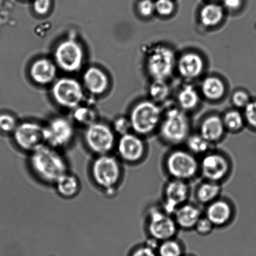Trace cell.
<instances>
[{
	"mask_svg": "<svg viewBox=\"0 0 256 256\" xmlns=\"http://www.w3.org/2000/svg\"><path fill=\"white\" fill-rule=\"evenodd\" d=\"M30 169L40 181L54 185L68 172V164L60 150L45 144L30 153Z\"/></svg>",
	"mask_w": 256,
	"mask_h": 256,
	"instance_id": "1",
	"label": "cell"
},
{
	"mask_svg": "<svg viewBox=\"0 0 256 256\" xmlns=\"http://www.w3.org/2000/svg\"><path fill=\"white\" fill-rule=\"evenodd\" d=\"M90 172L95 184L110 195L116 192L122 176L119 158L111 154L98 155L92 163Z\"/></svg>",
	"mask_w": 256,
	"mask_h": 256,
	"instance_id": "2",
	"label": "cell"
},
{
	"mask_svg": "<svg viewBox=\"0 0 256 256\" xmlns=\"http://www.w3.org/2000/svg\"><path fill=\"white\" fill-rule=\"evenodd\" d=\"M159 129L163 141L172 145H180L190 135V121L182 110L170 109L162 118Z\"/></svg>",
	"mask_w": 256,
	"mask_h": 256,
	"instance_id": "3",
	"label": "cell"
},
{
	"mask_svg": "<svg viewBox=\"0 0 256 256\" xmlns=\"http://www.w3.org/2000/svg\"><path fill=\"white\" fill-rule=\"evenodd\" d=\"M162 120L160 108L148 100L136 105L130 117L132 130L142 137L152 134L160 126Z\"/></svg>",
	"mask_w": 256,
	"mask_h": 256,
	"instance_id": "4",
	"label": "cell"
},
{
	"mask_svg": "<svg viewBox=\"0 0 256 256\" xmlns=\"http://www.w3.org/2000/svg\"><path fill=\"white\" fill-rule=\"evenodd\" d=\"M116 135L108 125L94 122L85 130L84 142L90 151L96 156L110 154L116 147Z\"/></svg>",
	"mask_w": 256,
	"mask_h": 256,
	"instance_id": "5",
	"label": "cell"
},
{
	"mask_svg": "<svg viewBox=\"0 0 256 256\" xmlns=\"http://www.w3.org/2000/svg\"><path fill=\"white\" fill-rule=\"evenodd\" d=\"M166 169L172 179L184 180L192 179L200 171V162L196 155L188 150L176 149L168 155Z\"/></svg>",
	"mask_w": 256,
	"mask_h": 256,
	"instance_id": "6",
	"label": "cell"
},
{
	"mask_svg": "<svg viewBox=\"0 0 256 256\" xmlns=\"http://www.w3.org/2000/svg\"><path fill=\"white\" fill-rule=\"evenodd\" d=\"M176 65L174 53L167 47H156L148 55V71L154 80H166L172 75Z\"/></svg>",
	"mask_w": 256,
	"mask_h": 256,
	"instance_id": "7",
	"label": "cell"
},
{
	"mask_svg": "<svg viewBox=\"0 0 256 256\" xmlns=\"http://www.w3.org/2000/svg\"><path fill=\"white\" fill-rule=\"evenodd\" d=\"M12 135L15 145L30 154L46 144L44 127L36 123L26 122L18 125Z\"/></svg>",
	"mask_w": 256,
	"mask_h": 256,
	"instance_id": "8",
	"label": "cell"
},
{
	"mask_svg": "<svg viewBox=\"0 0 256 256\" xmlns=\"http://www.w3.org/2000/svg\"><path fill=\"white\" fill-rule=\"evenodd\" d=\"M147 225L150 237L160 242L174 238L178 232L174 217L157 207L152 208L148 212Z\"/></svg>",
	"mask_w": 256,
	"mask_h": 256,
	"instance_id": "9",
	"label": "cell"
},
{
	"mask_svg": "<svg viewBox=\"0 0 256 256\" xmlns=\"http://www.w3.org/2000/svg\"><path fill=\"white\" fill-rule=\"evenodd\" d=\"M46 144L58 150L70 146L74 141V129L72 123L64 118H56L44 127Z\"/></svg>",
	"mask_w": 256,
	"mask_h": 256,
	"instance_id": "10",
	"label": "cell"
},
{
	"mask_svg": "<svg viewBox=\"0 0 256 256\" xmlns=\"http://www.w3.org/2000/svg\"><path fill=\"white\" fill-rule=\"evenodd\" d=\"M115 150L119 159L128 164L140 162L146 153V144L140 135L130 132L117 140Z\"/></svg>",
	"mask_w": 256,
	"mask_h": 256,
	"instance_id": "11",
	"label": "cell"
},
{
	"mask_svg": "<svg viewBox=\"0 0 256 256\" xmlns=\"http://www.w3.org/2000/svg\"><path fill=\"white\" fill-rule=\"evenodd\" d=\"M230 170V162L224 155L209 152L200 162V171L206 180L219 183L225 179Z\"/></svg>",
	"mask_w": 256,
	"mask_h": 256,
	"instance_id": "12",
	"label": "cell"
},
{
	"mask_svg": "<svg viewBox=\"0 0 256 256\" xmlns=\"http://www.w3.org/2000/svg\"><path fill=\"white\" fill-rule=\"evenodd\" d=\"M52 95L62 106L74 108L82 101L84 92L76 80L64 78L55 83L52 87Z\"/></svg>",
	"mask_w": 256,
	"mask_h": 256,
	"instance_id": "13",
	"label": "cell"
},
{
	"mask_svg": "<svg viewBox=\"0 0 256 256\" xmlns=\"http://www.w3.org/2000/svg\"><path fill=\"white\" fill-rule=\"evenodd\" d=\"M55 59L58 65L65 71H76L81 67L84 52L76 42L66 40L57 47Z\"/></svg>",
	"mask_w": 256,
	"mask_h": 256,
	"instance_id": "14",
	"label": "cell"
},
{
	"mask_svg": "<svg viewBox=\"0 0 256 256\" xmlns=\"http://www.w3.org/2000/svg\"><path fill=\"white\" fill-rule=\"evenodd\" d=\"M189 194L186 181L172 179L164 188L163 210L168 214L173 215L178 207L186 203Z\"/></svg>",
	"mask_w": 256,
	"mask_h": 256,
	"instance_id": "15",
	"label": "cell"
},
{
	"mask_svg": "<svg viewBox=\"0 0 256 256\" xmlns=\"http://www.w3.org/2000/svg\"><path fill=\"white\" fill-rule=\"evenodd\" d=\"M232 212L230 203L218 198L208 205L205 216L212 223L214 227H222L230 221Z\"/></svg>",
	"mask_w": 256,
	"mask_h": 256,
	"instance_id": "16",
	"label": "cell"
},
{
	"mask_svg": "<svg viewBox=\"0 0 256 256\" xmlns=\"http://www.w3.org/2000/svg\"><path fill=\"white\" fill-rule=\"evenodd\" d=\"M204 67V63L202 57L193 52L182 55L177 62L178 72L186 79H192L199 77Z\"/></svg>",
	"mask_w": 256,
	"mask_h": 256,
	"instance_id": "17",
	"label": "cell"
},
{
	"mask_svg": "<svg viewBox=\"0 0 256 256\" xmlns=\"http://www.w3.org/2000/svg\"><path fill=\"white\" fill-rule=\"evenodd\" d=\"M226 129L222 118L212 115L205 118L200 125V134L210 144H215L222 139Z\"/></svg>",
	"mask_w": 256,
	"mask_h": 256,
	"instance_id": "18",
	"label": "cell"
},
{
	"mask_svg": "<svg viewBox=\"0 0 256 256\" xmlns=\"http://www.w3.org/2000/svg\"><path fill=\"white\" fill-rule=\"evenodd\" d=\"M173 215L178 228L184 230L194 229L198 220L202 216L200 208L189 203L180 205Z\"/></svg>",
	"mask_w": 256,
	"mask_h": 256,
	"instance_id": "19",
	"label": "cell"
},
{
	"mask_svg": "<svg viewBox=\"0 0 256 256\" xmlns=\"http://www.w3.org/2000/svg\"><path fill=\"white\" fill-rule=\"evenodd\" d=\"M56 69L55 65L47 59H40L32 64L30 74L32 79L38 84L44 85L54 80Z\"/></svg>",
	"mask_w": 256,
	"mask_h": 256,
	"instance_id": "20",
	"label": "cell"
},
{
	"mask_svg": "<svg viewBox=\"0 0 256 256\" xmlns=\"http://www.w3.org/2000/svg\"><path fill=\"white\" fill-rule=\"evenodd\" d=\"M54 185L58 194L65 199L76 197L81 189V182L78 177L69 172L60 177Z\"/></svg>",
	"mask_w": 256,
	"mask_h": 256,
	"instance_id": "21",
	"label": "cell"
},
{
	"mask_svg": "<svg viewBox=\"0 0 256 256\" xmlns=\"http://www.w3.org/2000/svg\"><path fill=\"white\" fill-rule=\"evenodd\" d=\"M84 84L90 92L102 94L108 87V79L102 70L96 67L90 68L84 75Z\"/></svg>",
	"mask_w": 256,
	"mask_h": 256,
	"instance_id": "22",
	"label": "cell"
},
{
	"mask_svg": "<svg viewBox=\"0 0 256 256\" xmlns=\"http://www.w3.org/2000/svg\"><path fill=\"white\" fill-rule=\"evenodd\" d=\"M224 9L215 4L206 5L202 8L200 14V22L206 27L217 26L224 18Z\"/></svg>",
	"mask_w": 256,
	"mask_h": 256,
	"instance_id": "23",
	"label": "cell"
},
{
	"mask_svg": "<svg viewBox=\"0 0 256 256\" xmlns=\"http://www.w3.org/2000/svg\"><path fill=\"white\" fill-rule=\"evenodd\" d=\"M202 92L207 99L218 100L224 96L226 88L224 82L216 77H209L203 80Z\"/></svg>",
	"mask_w": 256,
	"mask_h": 256,
	"instance_id": "24",
	"label": "cell"
},
{
	"mask_svg": "<svg viewBox=\"0 0 256 256\" xmlns=\"http://www.w3.org/2000/svg\"><path fill=\"white\" fill-rule=\"evenodd\" d=\"M220 192L219 183L206 180L198 187L196 197L200 204L208 205L219 198Z\"/></svg>",
	"mask_w": 256,
	"mask_h": 256,
	"instance_id": "25",
	"label": "cell"
},
{
	"mask_svg": "<svg viewBox=\"0 0 256 256\" xmlns=\"http://www.w3.org/2000/svg\"><path fill=\"white\" fill-rule=\"evenodd\" d=\"M178 101L182 110L190 111L194 109L199 104V95L194 87L186 85L178 94Z\"/></svg>",
	"mask_w": 256,
	"mask_h": 256,
	"instance_id": "26",
	"label": "cell"
},
{
	"mask_svg": "<svg viewBox=\"0 0 256 256\" xmlns=\"http://www.w3.org/2000/svg\"><path fill=\"white\" fill-rule=\"evenodd\" d=\"M187 150L194 155H205L210 151L212 144L200 134H190L185 141Z\"/></svg>",
	"mask_w": 256,
	"mask_h": 256,
	"instance_id": "27",
	"label": "cell"
},
{
	"mask_svg": "<svg viewBox=\"0 0 256 256\" xmlns=\"http://www.w3.org/2000/svg\"><path fill=\"white\" fill-rule=\"evenodd\" d=\"M222 120L226 129L232 132H237L242 130L245 123L244 115L236 110L228 112L222 118Z\"/></svg>",
	"mask_w": 256,
	"mask_h": 256,
	"instance_id": "28",
	"label": "cell"
},
{
	"mask_svg": "<svg viewBox=\"0 0 256 256\" xmlns=\"http://www.w3.org/2000/svg\"><path fill=\"white\" fill-rule=\"evenodd\" d=\"M157 253L158 256H184L182 245L174 238L160 242Z\"/></svg>",
	"mask_w": 256,
	"mask_h": 256,
	"instance_id": "29",
	"label": "cell"
},
{
	"mask_svg": "<svg viewBox=\"0 0 256 256\" xmlns=\"http://www.w3.org/2000/svg\"><path fill=\"white\" fill-rule=\"evenodd\" d=\"M170 92V87L164 80H153L149 88L150 97L156 102L164 101L169 96Z\"/></svg>",
	"mask_w": 256,
	"mask_h": 256,
	"instance_id": "30",
	"label": "cell"
},
{
	"mask_svg": "<svg viewBox=\"0 0 256 256\" xmlns=\"http://www.w3.org/2000/svg\"><path fill=\"white\" fill-rule=\"evenodd\" d=\"M16 119L11 115H0V132L4 134H12L18 126Z\"/></svg>",
	"mask_w": 256,
	"mask_h": 256,
	"instance_id": "31",
	"label": "cell"
},
{
	"mask_svg": "<svg viewBox=\"0 0 256 256\" xmlns=\"http://www.w3.org/2000/svg\"><path fill=\"white\" fill-rule=\"evenodd\" d=\"M155 11L162 17H169L174 11L175 5L172 0H156L154 2Z\"/></svg>",
	"mask_w": 256,
	"mask_h": 256,
	"instance_id": "32",
	"label": "cell"
},
{
	"mask_svg": "<svg viewBox=\"0 0 256 256\" xmlns=\"http://www.w3.org/2000/svg\"><path fill=\"white\" fill-rule=\"evenodd\" d=\"M214 225L206 216H202L198 220L194 229L198 234L206 235L210 234L214 229Z\"/></svg>",
	"mask_w": 256,
	"mask_h": 256,
	"instance_id": "33",
	"label": "cell"
},
{
	"mask_svg": "<svg viewBox=\"0 0 256 256\" xmlns=\"http://www.w3.org/2000/svg\"><path fill=\"white\" fill-rule=\"evenodd\" d=\"M245 122L250 127L256 129V100L250 101L244 108Z\"/></svg>",
	"mask_w": 256,
	"mask_h": 256,
	"instance_id": "34",
	"label": "cell"
},
{
	"mask_svg": "<svg viewBox=\"0 0 256 256\" xmlns=\"http://www.w3.org/2000/svg\"><path fill=\"white\" fill-rule=\"evenodd\" d=\"M114 131L116 134L121 135L128 134L132 130V124H130V119L121 117L117 119L114 124Z\"/></svg>",
	"mask_w": 256,
	"mask_h": 256,
	"instance_id": "35",
	"label": "cell"
},
{
	"mask_svg": "<svg viewBox=\"0 0 256 256\" xmlns=\"http://www.w3.org/2000/svg\"><path fill=\"white\" fill-rule=\"evenodd\" d=\"M138 10L142 17H152L155 11V4L152 0H140L138 5Z\"/></svg>",
	"mask_w": 256,
	"mask_h": 256,
	"instance_id": "36",
	"label": "cell"
},
{
	"mask_svg": "<svg viewBox=\"0 0 256 256\" xmlns=\"http://www.w3.org/2000/svg\"><path fill=\"white\" fill-rule=\"evenodd\" d=\"M250 102V95L243 90H238L233 94L232 103L238 108H244Z\"/></svg>",
	"mask_w": 256,
	"mask_h": 256,
	"instance_id": "37",
	"label": "cell"
},
{
	"mask_svg": "<svg viewBox=\"0 0 256 256\" xmlns=\"http://www.w3.org/2000/svg\"><path fill=\"white\" fill-rule=\"evenodd\" d=\"M74 117L78 122L87 125V127L94 123V115L88 110L80 109L78 110L76 114H74Z\"/></svg>",
	"mask_w": 256,
	"mask_h": 256,
	"instance_id": "38",
	"label": "cell"
},
{
	"mask_svg": "<svg viewBox=\"0 0 256 256\" xmlns=\"http://www.w3.org/2000/svg\"><path fill=\"white\" fill-rule=\"evenodd\" d=\"M52 0H34V12L40 15H46L49 12Z\"/></svg>",
	"mask_w": 256,
	"mask_h": 256,
	"instance_id": "39",
	"label": "cell"
},
{
	"mask_svg": "<svg viewBox=\"0 0 256 256\" xmlns=\"http://www.w3.org/2000/svg\"><path fill=\"white\" fill-rule=\"evenodd\" d=\"M130 256H158L157 251L150 249L146 245H142L138 247L130 253Z\"/></svg>",
	"mask_w": 256,
	"mask_h": 256,
	"instance_id": "40",
	"label": "cell"
},
{
	"mask_svg": "<svg viewBox=\"0 0 256 256\" xmlns=\"http://www.w3.org/2000/svg\"><path fill=\"white\" fill-rule=\"evenodd\" d=\"M223 5L226 9L236 11L242 6V0H223Z\"/></svg>",
	"mask_w": 256,
	"mask_h": 256,
	"instance_id": "41",
	"label": "cell"
},
{
	"mask_svg": "<svg viewBox=\"0 0 256 256\" xmlns=\"http://www.w3.org/2000/svg\"><path fill=\"white\" fill-rule=\"evenodd\" d=\"M160 242L159 240L150 236V237L146 240L144 245H146L147 247L150 248V249L157 251L158 247H159Z\"/></svg>",
	"mask_w": 256,
	"mask_h": 256,
	"instance_id": "42",
	"label": "cell"
},
{
	"mask_svg": "<svg viewBox=\"0 0 256 256\" xmlns=\"http://www.w3.org/2000/svg\"></svg>",
	"mask_w": 256,
	"mask_h": 256,
	"instance_id": "43",
	"label": "cell"
}]
</instances>
